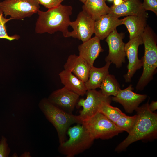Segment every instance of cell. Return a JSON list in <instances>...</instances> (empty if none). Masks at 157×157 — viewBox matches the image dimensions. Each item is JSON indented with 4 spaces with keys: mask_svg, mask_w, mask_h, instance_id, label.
<instances>
[{
    "mask_svg": "<svg viewBox=\"0 0 157 157\" xmlns=\"http://www.w3.org/2000/svg\"><path fill=\"white\" fill-rule=\"evenodd\" d=\"M107 0L109 2H112V1H113L114 0Z\"/></svg>",
    "mask_w": 157,
    "mask_h": 157,
    "instance_id": "34",
    "label": "cell"
},
{
    "mask_svg": "<svg viewBox=\"0 0 157 157\" xmlns=\"http://www.w3.org/2000/svg\"><path fill=\"white\" fill-rule=\"evenodd\" d=\"M67 133L69 139L60 144L58 148V151L67 157H73L83 152L91 146L94 140L84 126L79 124L69 127Z\"/></svg>",
    "mask_w": 157,
    "mask_h": 157,
    "instance_id": "5",
    "label": "cell"
},
{
    "mask_svg": "<svg viewBox=\"0 0 157 157\" xmlns=\"http://www.w3.org/2000/svg\"><path fill=\"white\" fill-rule=\"evenodd\" d=\"M65 69L70 71L85 82L88 80L91 68L89 64L79 56L69 55L64 65Z\"/></svg>",
    "mask_w": 157,
    "mask_h": 157,
    "instance_id": "17",
    "label": "cell"
},
{
    "mask_svg": "<svg viewBox=\"0 0 157 157\" xmlns=\"http://www.w3.org/2000/svg\"><path fill=\"white\" fill-rule=\"evenodd\" d=\"M149 99L147 103L135 110L137 117L134 126L126 138L116 147V151L121 152L132 143L140 140L156 138L157 115L149 110Z\"/></svg>",
    "mask_w": 157,
    "mask_h": 157,
    "instance_id": "1",
    "label": "cell"
},
{
    "mask_svg": "<svg viewBox=\"0 0 157 157\" xmlns=\"http://www.w3.org/2000/svg\"><path fill=\"white\" fill-rule=\"evenodd\" d=\"M110 8L109 14L117 18L129 16L148 17L140 0H124L121 5L117 6L113 5Z\"/></svg>",
    "mask_w": 157,
    "mask_h": 157,
    "instance_id": "14",
    "label": "cell"
},
{
    "mask_svg": "<svg viewBox=\"0 0 157 157\" xmlns=\"http://www.w3.org/2000/svg\"><path fill=\"white\" fill-rule=\"evenodd\" d=\"M99 88L105 96H116L120 89V85L115 76L109 74L105 78Z\"/></svg>",
    "mask_w": 157,
    "mask_h": 157,
    "instance_id": "22",
    "label": "cell"
},
{
    "mask_svg": "<svg viewBox=\"0 0 157 157\" xmlns=\"http://www.w3.org/2000/svg\"><path fill=\"white\" fill-rule=\"evenodd\" d=\"M110 104V103L108 102H103L99 107L98 111L114 123L126 114L119 108L113 107Z\"/></svg>",
    "mask_w": 157,
    "mask_h": 157,
    "instance_id": "23",
    "label": "cell"
},
{
    "mask_svg": "<svg viewBox=\"0 0 157 157\" xmlns=\"http://www.w3.org/2000/svg\"><path fill=\"white\" fill-rule=\"evenodd\" d=\"M85 99L78 100V106H82L83 109L79 112L78 115L81 120L91 116L98 111L100 105L103 101L111 103L112 99L110 97L103 95L101 90L97 91L95 89L87 90Z\"/></svg>",
    "mask_w": 157,
    "mask_h": 157,
    "instance_id": "10",
    "label": "cell"
},
{
    "mask_svg": "<svg viewBox=\"0 0 157 157\" xmlns=\"http://www.w3.org/2000/svg\"><path fill=\"white\" fill-rule=\"evenodd\" d=\"M122 24V19L109 13L104 15L95 21L94 33L100 40H103Z\"/></svg>",
    "mask_w": 157,
    "mask_h": 157,
    "instance_id": "15",
    "label": "cell"
},
{
    "mask_svg": "<svg viewBox=\"0 0 157 157\" xmlns=\"http://www.w3.org/2000/svg\"><path fill=\"white\" fill-rule=\"evenodd\" d=\"M124 1V0H114L113 5L117 6L121 5Z\"/></svg>",
    "mask_w": 157,
    "mask_h": 157,
    "instance_id": "30",
    "label": "cell"
},
{
    "mask_svg": "<svg viewBox=\"0 0 157 157\" xmlns=\"http://www.w3.org/2000/svg\"><path fill=\"white\" fill-rule=\"evenodd\" d=\"M40 8L36 0H4L0 2V8L4 17L10 16L15 20L30 17L37 13Z\"/></svg>",
    "mask_w": 157,
    "mask_h": 157,
    "instance_id": "7",
    "label": "cell"
},
{
    "mask_svg": "<svg viewBox=\"0 0 157 157\" xmlns=\"http://www.w3.org/2000/svg\"><path fill=\"white\" fill-rule=\"evenodd\" d=\"M80 96L64 86L51 93L48 98L52 103L65 112L72 113Z\"/></svg>",
    "mask_w": 157,
    "mask_h": 157,
    "instance_id": "12",
    "label": "cell"
},
{
    "mask_svg": "<svg viewBox=\"0 0 157 157\" xmlns=\"http://www.w3.org/2000/svg\"><path fill=\"white\" fill-rule=\"evenodd\" d=\"M39 106L47 119L56 129L60 144L66 141V133L70 126L76 123L81 124L78 115L67 113L44 98L40 102Z\"/></svg>",
    "mask_w": 157,
    "mask_h": 157,
    "instance_id": "3",
    "label": "cell"
},
{
    "mask_svg": "<svg viewBox=\"0 0 157 157\" xmlns=\"http://www.w3.org/2000/svg\"><path fill=\"white\" fill-rule=\"evenodd\" d=\"M133 88L130 85L126 88L119 90L117 95L111 99L113 101L121 104L126 112L131 113L139 105L147 98L146 94H140L134 92Z\"/></svg>",
    "mask_w": 157,
    "mask_h": 157,
    "instance_id": "13",
    "label": "cell"
},
{
    "mask_svg": "<svg viewBox=\"0 0 157 157\" xmlns=\"http://www.w3.org/2000/svg\"><path fill=\"white\" fill-rule=\"evenodd\" d=\"M10 151L6 138L2 136L0 141V157H8Z\"/></svg>",
    "mask_w": 157,
    "mask_h": 157,
    "instance_id": "26",
    "label": "cell"
},
{
    "mask_svg": "<svg viewBox=\"0 0 157 157\" xmlns=\"http://www.w3.org/2000/svg\"><path fill=\"white\" fill-rule=\"evenodd\" d=\"M13 19L11 17L7 19L4 17L3 12L0 8V38L5 39L11 41L15 40H18L20 38V36L18 35L15 34L10 36L7 33L6 24L8 21Z\"/></svg>",
    "mask_w": 157,
    "mask_h": 157,
    "instance_id": "25",
    "label": "cell"
},
{
    "mask_svg": "<svg viewBox=\"0 0 157 157\" xmlns=\"http://www.w3.org/2000/svg\"><path fill=\"white\" fill-rule=\"evenodd\" d=\"M111 63L110 62H106L104 66L99 68L94 66L91 67L88 78L85 82L87 90L99 88L105 77L109 74V69Z\"/></svg>",
    "mask_w": 157,
    "mask_h": 157,
    "instance_id": "20",
    "label": "cell"
},
{
    "mask_svg": "<svg viewBox=\"0 0 157 157\" xmlns=\"http://www.w3.org/2000/svg\"><path fill=\"white\" fill-rule=\"evenodd\" d=\"M39 4L49 9L57 7L61 4L64 0H36Z\"/></svg>",
    "mask_w": 157,
    "mask_h": 157,
    "instance_id": "27",
    "label": "cell"
},
{
    "mask_svg": "<svg viewBox=\"0 0 157 157\" xmlns=\"http://www.w3.org/2000/svg\"><path fill=\"white\" fill-rule=\"evenodd\" d=\"M20 157H31L30 153L29 152L25 151L24 153L22 154L21 155Z\"/></svg>",
    "mask_w": 157,
    "mask_h": 157,
    "instance_id": "31",
    "label": "cell"
},
{
    "mask_svg": "<svg viewBox=\"0 0 157 157\" xmlns=\"http://www.w3.org/2000/svg\"><path fill=\"white\" fill-rule=\"evenodd\" d=\"M148 107L149 110L152 112L156 110L157 109V101H152L150 104H149Z\"/></svg>",
    "mask_w": 157,
    "mask_h": 157,
    "instance_id": "29",
    "label": "cell"
},
{
    "mask_svg": "<svg viewBox=\"0 0 157 157\" xmlns=\"http://www.w3.org/2000/svg\"><path fill=\"white\" fill-rule=\"evenodd\" d=\"M86 0H79L80 1L83 3V4L85 3Z\"/></svg>",
    "mask_w": 157,
    "mask_h": 157,
    "instance_id": "33",
    "label": "cell"
},
{
    "mask_svg": "<svg viewBox=\"0 0 157 157\" xmlns=\"http://www.w3.org/2000/svg\"><path fill=\"white\" fill-rule=\"evenodd\" d=\"M61 81L64 86L80 96L86 94L85 82L75 76L70 71L65 69L59 74Z\"/></svg>",
    "mask_w": 157,
    "mask_h": 157,
    "instance_id": "19",
    "label": "cell"
},
{
    "mask_svg": "<svg viewBox=\"0 0 157 157\" xmlns=\"http://www.w3.org/2000/svg\"><path fill=\"white\" fill-rule=\"evenodd\" d=\"M143 44L142 36H140L130 40L125 44V52L128 60V71L124 75L126 82H131L132 77L136 71L143 66L142 58L139 59L138 57V49L139 46Z\"/></svg>",
    "mask_w": 157,
    "mask_h": 157,
    "instance_id": "11",
    "label": "cell"
},
{
    "mask_svg": "<svg viewBox=\"0 0 157 157\" xmlns=\"http://www.w3.org/2000/svg\"><path fill=\"white\" fill-rule=\"evenodd\" d=\"M94 22L91 16L83 9L78 14L76 19L71 21L69 26L73 30L69 32L67 37L77 38L83 42L88 41L94 33Z\"/></svg>",
    "mask_w": 157,
    "mask_h": 157,
    "instance_id": "9",
    "label": "cell"
},
{
    "mask_svg": "<svg viewBox=\"0 0 157 157\" xmlns=\"http://www.w3.org/2000/svg\"><path fill=\"white\" fill-rule=\"evenodd\" d=\"M142 5L145 11H151L157 15V0H144Z\"/></svg>",
    "mask_w": 157,
    "mask_h": 157,
    "instance_id": "28",
    "label": "cell"
},
{
    "mask_svg": "<svg viewBox=\"0 0 157 157\" xmlns=\"http://www.w3.org/2000/svg\"><path fill=\"white\" fill-rule=\"evenodd\" d=\"M124 37V33H119L115 29L105 40L108 45L109 53L105 61L106 62H110L113 63L118 68L121 67L122 63L125 62V44L123 41Z\"/></svg>",
    "mask_w": 157,
    "mask_h": 157,
    "instance_id": "8",
    "label": "cell"
},
{
    "mask_svg": "<svg viewBox=\"0 0 157 157\" xmlns=\"http://www.w3.org/2000/svg\"><path fill=\"white\" fill-rule=\"evenodd\" d=\"M144 47L143 71L136 87L137 90H142L153 78L157 67V46L156 37L148 26L141 35Z\"/></svg>",
    "mask_w": 157,
    "mask_h": 157,
    "instance_id": "4",
    "label": "cell"
},
{
    "mask_svg": "<svg viewBox=\"0 0 157 157\" xmlns=\"http://www.w3.org/2000/svg\"><path fill=\"white\" fill-rule=\"evenodd\" d=\"M137 117V114L132 116L126 115L121 117L114 123L119 129L123 131H126L129 133L134 126Z\"/></svg>",
    "mask_w": 157,
    "mask_h": 157,
    "instance_id": "24",
    "label": "cell"
},
{
    "mask_svg": "<svg viewBox=\"0 0 157 157\" xmlns=\"http://www.w3.org/2000/svg\"><path fill=\"white\" fill-rule=\"evenodd\" d=\"M148 17L144 16H129L122 19V24L127 28L131 40L141 36L147 26Z\"/></svg>",
    "mask_w": 157,
    "mask_h": 157,
    "instance_id": "18",
    "label": "cell"
},
{
    "mask_svg": "<svg viewBox=\"0 0 157 157\" xmlns=\"http://www.w3.org/2000/svg\"><path fill=\"white\" fill-rule=\"evenodd\" d=\"M100 40L95 36L83 42L78 47L79 56L84 59L90 67L93 66L94 62L100 53L104 51L101 47Z\"/></svg>",
    "mask_w": 157,
    "mask_h": 157,
    "instance_id": "16",
    "label": "cell"
},
{
    "mask_svg": "<svg viewBox=\"0 0 157 157\" xmlns=\"http://www.w3.org/2000/svg\"><path fill=\"white\" fill-rule=\"evenodd\" d=\"M72 10V6L61 4L46 11L39 10L37 13L38 16L35 24V32L52 34L60 31L63 36L67 37Z\"/></svg>",
    "mask_w": 157,
    "mask_h": 157,
    "instance_id": "2",
    "label": "cell"
},
{
    "mask_svg": "<svg viewBox=\"0 0 157 157\" xmlns=\"http://www.w3.org/2000/svg\"><path fill=\"white\" fill-rule=\"evenodd\" d=\"M81 124L94 140L108 139L123 131L98 111L91 116L82 119Z\"/></svg>",
    "mask_w": 157,
    "mask_h": 157,
    "instance_id": "6",
    "label": "cell"
},
{
    "mask_svg": "<svg viewBox=\"0 0 157 157\" xmlns=\"http://www.w3.org/2000/svg\"><path fill=\"white\" fill-rule=\"evenodd\" d=\"M106 0H87L83 6L85 10L95 21L102 15L108 14L110 8L106 4Z\"/></svg>",
    "mask_w": 157,
    "mask_h": 157,
    "instance_id": "21",
    "label": "cell"
},
{
    "mask_svg": "<svg viewBox=\"0 0 157 157\" xmlns=\"http://www.w3.org/2000/svg\"><path fill=\"white\" fill-rule=\"evenodd\" d=\"M13 157H17L18 155L16 153H14L12 156Z\"/></svg>",
    "mask_w": 157,
    "mask_h": 157,
    "instance_id": "32",
    "label": "cell"
}]
</instances>
